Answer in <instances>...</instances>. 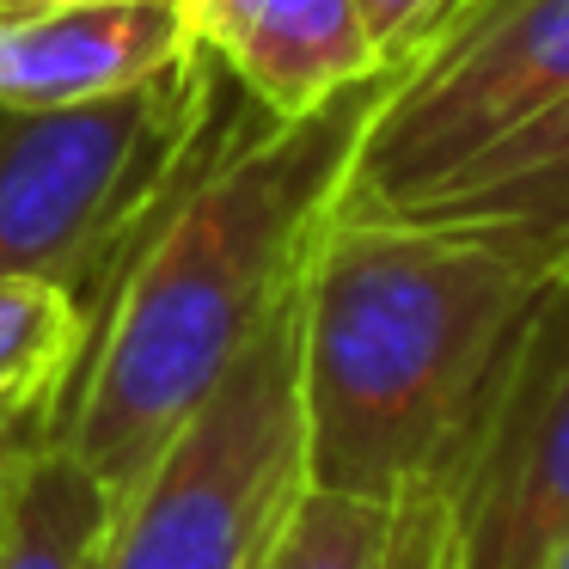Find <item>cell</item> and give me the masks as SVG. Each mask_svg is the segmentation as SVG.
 I'll use <instances>...</instances> for the list:
<instances>
[{
    "label": "cell",
    "instance_id": "cell-1",
    "mask_svg": "<svg viewBox=\"0 0 569 569\" xmlns=\"http://www.w3.org/2000/svg\"><path fill=\"white\" fill-rule=\"evenodd\" d=\"M392 80L386 68L288 123L258 104L227 117L197 178L129 251L56 410V447L117 502L197 417L239 349L295 300Z\"/></svg>",
    "mask_w": 569,
    "mask_h": 569
},
{
    "label": "cell",
    "instance_id": "cell-8",
    "mask_svg": "<svg viewBox=\"0 0 569 569\" xmlns=\"http://www.w3.org/2000/svg\"><path fill=\"white\" fill-rule=\"evenodd\" d=\"M190 50L197 38L178 0H117V7L0 19V104L7 111L99 104L166 74Z\"/></svg>",
    "mask_w": 569,
    "mask_h": 569
},
{
    "label": "cell",
    "instance_id": "cell-14",
    "mask_svg": "<svg viewBox=\"0 0 569 569\" xmlns=\"http://www.w3.org/2000/svg\"><path fill=\"white\" fill-rule=\"evenodd\" d=\"M56 410H62V398H13V405H0V527L13 515L19 483L31 478L43 447L56 441Z\"/></svg>",
    "mask_w": 569,
    "mask_h": 569
},
{
    "label": "cell",
    "instance_id": "cell-5",
    "mask_svg": "<svg viewBox=\"0 0 569 569\" xmlns=\"http://www.w3.org/2000/svg\"><path fill=\"white\" fill-rule=\"evenodd\" d=\"M557 104H569V0H478L392 80L337 209L405 214Z\"/></svg>",
    "mask_w": 569,
    "mask_h": 569
},
{
    "label": "cell",
    "instance_id": "cell-7",
    "mask_svg": "<svg viewBox=\"0 0 569 569\" xmlns=\"http://www.w3.org/2000/svg\"><path fill=\"white\" fill-rule=\"evenodd\" d=\"M178 7L197 50H209L221 74L276 123L307 117L337 92L386 74L356 0H178Z\"/></svg>",
    "mask_w": 569,
    "mask_h": 569
},
{
    "label": "cell",
    "instance_id": "cell-10",
    "mask_svg": "<svg viewBox=\"0 0 569 569\" xmlns=\"http://www.w3.org/2000/svg\"><path fill=\"white\" fill-rule=\"evenodd\" d=\"M111 520L117 496L50 441L0 527V569H99Z\"/></svg>",
    "mask_w": 569,
    "mask_h": 569
},
{
    "label": "cell",
    "instance_id": "cell-15",
    "mask_svg": "<svg viewBox=\"0 0 569 569\" xmlns=\"http://www.w3.org/2000/svg\"><path fill=\"white\" fill-rule=\"evenodd\" d=\"M62 7H117V0H0V19H31V13H62Z\"/></svg>",
    "mask_w": 569,
    "mask_h": 569
},
{
    "label": "cell",
    "instance_id": "cell-11",
    "mask_svg": "<svg viewBox=\"0 0 569 569\" xmlns=\"http://www.w3.org/2000/svg\"><path fill=\"white\" fill-rule=\"evenodd\" d=\"M92 337V312L68 288L0 282V405L62 398Z\"/></svg>",
    "mask_w": 569,
    "mask_h": 569
},
{
    "label": "cell",
    "instance_id": "cell-2",
    "mask_svg": "<svg viewBox=\"0 0 569 569\" xmlns=\"http://www.w3.org/2000/svg\"><path fill=\"white\" fill-rule=\"evenodd\" d=\"M539 282L478 233L331 209L300 270L295 325L312 490L368 502L453 490Z\"/></svg>",
    "mask_w": 569,
    "mask_h": 569
},
{
    "label": "cell",
    "instance_id": "cell-3",
    "mask_svg": "<svg viewBox=\"0 0 569 569\" xmlns=\"http://www.w3.org/2000/svg\"><path fill=\"white\" fill-rule=\"evenodd\" d=\"M221 80L209 50H190L99 104H0V282L68 288L99 319L129 251L221 141Z\"/></svg>",
    "mask_w": 569,
    "mask_h": 569
},
{
    "label": "cell",
    "instance_id": "cell-13",
    "mask_svg": "<svg viewBox=\"0 0 569 569\" xmlns=\"http://www.w3.org/2000/svg\"><path fill=\"white\" fill-rule=\"evenodd\" d=\"M361 26H368V43L380 56V68H417L459 19L478 7V0H356Z\"/></svg>",
    "mask_w": 569,
    "mask_h": 569
},
{
    "label": "cell",
    "instance_id": "cell-4",
    "mask_svg": "<svg viewBox=\"0 0 569 569\" xmlns=\"http://www.w3.org/2000/svg\"><path fill=\"white\" fill-rule=\"evenodd\" d=\"M300 288L117 502L99 569H258L300 496Z\"/></svg>",
    "mask_w": 569,
    "mask_h": 569
},
{
    "label": "cell",
    "instance_id": "cell-12",
    "mask_svg": "<svg viewBox=\"0 0 569 569\" xmlns=\"http://www.w3.org/2000/svg\"><path fill=\"white\" fill-rule=\"evenodd\" d=\"M398 502L337 496L300 483L258 569H392Z\"/></svg>",
    "mask_w": 569,
    "mask_h": 569
},
{
    "label": "cell",
    "instance_id": "cell-9",
    "mask_svg": "<svg viewBox=\"0 0 569 569\" xmlns=\"http://www.w3.org/2000/svg\"><path fill=\"white\" fill-rule=\"evenodd\" d=\"M405 221L478 233L532 276L569 270V104L508 136L422 202H410Z\"/></svg>",
    "mask_w": 569,
    "mask_h": 569
},
{
    "label": "cell",
    "instance_id": "cell-16",
    "mask_svg": "<svg viewBox=\"0 0 569 569\" xmlns=\"http://www.w3.org/2000/svg\"><path fill=\"white\" fill-rule=\"evenodd\" d=\"M532 569H569V527L557 532L551 545H545V557H539V563H532Z\"/></svg>",
    "mask_w": 569,
    "mask_h": 569
},
{
    "label": "cell",
    "instance_id": "cell-6",
    "mask_svg": "<svg viewBox=\"0 0 569 569\" xmlns=\"http://www.w3.org/2000/svg\"><path fill=\"white\" fill-rule=\"evenodd\" d=\"M447 496L459 569H532L569 527V270L532 295Z\"/></svg>",
    "mask_w": 569,
    "mask_h": 569
}]
</instances>
